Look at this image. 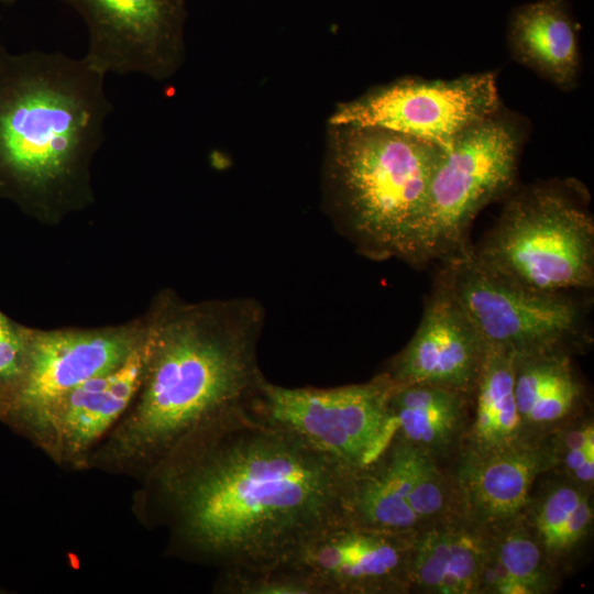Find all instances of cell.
Wrapping results in <instances>:
<instances>
[{"instance_id":"1","label":"cell","mask_w":594,"mask_h":594,"mask_svg":"<svg viewBox=\"0 0 594 594\" xmlns=\"http://www.w3.org/2000/svg\"><path fill=\"white\" fill-rule=\"evenodd\" d=\"M174 528L226 571L285 568L342 521L352 470L249 405L185 441L156 466Z\"/></svg>"},{"instance_id":"2","label":"cell","mask_w":594,"mask_h":594,"mask_svg":"<svg viewBox=\"0 0 594 594\" xmlns=\"http://www.w3.org/2000/svg\"><path fill=\"white\" fill-rule=\"evenodd\" d=\"M263 318L250 298H162L147 318L151 352L142 385L97 459L156 468L189 438L249 405L264 378L256 359Z\"/></svg>"},{"instance_id":"3","label":"cell","mask_w":594,"mask_h":594,"mask_svg":"<svg viewBox=\"0 0 594 594\" xmlns=\"http://www.w3.org/2000/svg\"><path fill=\"white\" fill-rule=\"evenodd\" d=\"M82 56L0 53V194L47 221L94 200L90 167L113 106Z\"/></svg>"},{"instance_id":"4","label":"cell","mask_w":594,"mask_h":594,"mask_svg":"<svg viewBox=\"0 0 594 594\" xmlns=\"http://www.w3.org/2000/svg\"><path fill=\"white\" fill-rule=\"evenodd\" d=\"M326 202L337 229L367 258L404 261L446 148L377 127L330 124Z\"/></svg>"},{"instance_id":"5","label":"cell","mask_w":594,"mask_h":594,"mask_svg":"<svg viewBox=\"0 0 594 594\" xmlns=\"http://www.w3.org/2000/svg\"><path fill=\"white\" fill-rule=\"evenodd\" d=\"M471 261L527 289L572 293L594 287V219L581 184L553 180L513 195Z\"/></svg>"},{"instance_id":"6","label":"cell","mask_w":594,"mask_h":594,"mask_svg":"<svg viewBox=\"0 0 594 594\" xmlns=\"http://www.w3.org/2000/svg\"><path fill=\"white\" fill-rule=\"evenodd\" d=\"M521 140L501 111L453 139L431 177L405 263L422 268L470 256L473 221L516 183Z\"/></svg>"},{"instance_id":"7","label":"cell","mask_w":594,"mask_h":594,"mask_svg":"<svg viewBox=\"0 0 594 594\" xmlns=\"http://www.w3.org/2000/svg\"><path fill=\"white\" fill-rule=\"evenodd\" d=\"M395 383L383 371L369 382L332 388H289L265 377L250 408L345 468H362L387 446Z\"/></svg>"},{"instance_id":"8","label":"cell","mask_w":594,"mask_h":594,"mask_svg":"<svg viewBox=\"0 0 594 594\" xmlns=\"http://www.w3.org/2000/svg\"><path fill=\"white\" fill-rule=\"evenodd\" d=\"M439 274L485 344L515 355L581 352L592 342L588 304L572 293H542L498 279L469 257L443 264Z\"/></svg>"},{"instance_id":"9","label":"cell","mask_w":594,"mask_h":594,"mask_svg":"<svg viewBox=\"0 0 594 594\" xmlns=\"http://www.w3.org/2000/svg\"><path fill=\"white\" fill-rule=\"evenodd\" d=\"M147 319L94 329L28 328L22 374L0 415L40 442L56 406L77 386L120 366L144 340Z\"/></svg>"},{"instance_id":"10","label":"cell","mask_w":594,"mask_h":594,"mask_svg":"<svg viewBox=\"0 0 594 594\" xmlns=\"http://www.w3.org/2000/svg\"><path fill=\"white\" fill-rule=\"evenodd\" d=\"M453 513L447 468L397 436L351 472L342 504V521L396 534H415Z\"/></svg>"},{"instance_id":"11","label":"cell","mask_w":594,"mask_h":594,"mask_svg":"<svg viewBox=\"0 0 594 594\" xmlns=\"http://www.w3.org/2000/svg\"><path fill=\"white\" fill-rule=\"evenodd\" d=\"M499 109L493 73L452 80L410 78L340 105L329 123L388 129L448 148L459 133Z\"/></svg>"},{"instance_id":"12","label":"cell","mask_w":594,"mask_h":594,"mask_svg":"<svg viewBox=\"0 0 594 594\" xmlns=\"http://www.w3.org/2000/svg\"><path fill=\"white\" fill-rule=\"evenodd\" d=\"M84 21L85 57L103 74L172 77L185 59V0H62Z\"/></svg>"},{"instance_id":"13","label":"cell","mask_w":594,"mask_h":594,"mask_svg":"<svg viewBox=\"0 0 594 594\" xmlns=\"http://www.w3.org/2000/svg\"><path fill=\"white\" fill-rule=\"evenodd\" d=\"M413 537L339 521L310 539L285 569L317 594H406Z\"/></svg>"},{"instance_id":"14","label":"cell","mask_w":594,"mask_h":594,"mask_svg":"<svg viewBox=\"0 0 594 594\" xmlns=\"http://www.w3.org/2000/svg\"><path fill=\"white\" fill-rule=\"evenodd\" d=\"M446 468L454 513L495 529L522 515L537 481L552 472L553 459L546 433L492 450L461 448Z\"/></svg>"},{"instance_id":"15","label":"cell","mask_w":594,"mask_h":594,"mask_svg":"<svg viewBox=\"0 0 594 594\" xmlns=\"http://www.w3.org/2000/svg\"><path fill=\"white\" fill-rule=\"evenodd\" d=\"M486 344L439 274L417 330L384 371L395 385L429 384L473 395Z\"/></svg>"},{"instance_id":"16","label":"cell","mask_w":594,"mask_h":594,"mask_svg":"<svg viewBox=\"0 0 594 594\" xmlns=\"http://www.w3.org/2000/svg\"><path fill=\"white\" fill-rule=\"evenodd\" d=\"M150 352L148 324L144 340L120 366L84 382L56 406L38 444L59 462L85 464L94 447L134 400Z\"/></svg>"},{"instance_id":"17","label":"cell","mask_w":594,"mask_h":594,"mask_svg":"<svg viewBox=\"0 0 594 594\" xmlns=\"http://www.w3.org/2000/svg\"><path fill=\"white\" fill-rule=\"evenodd\" d=\"M491 529L453 513L414 534L409 593L481 594Z\"/></svg>"},{"instance_id":"18","label":"cell","mask_w":594,"mask_h":594,"mask_svg":"<svg viewBox=\"0 0 594 594\" xmlns=\"http://www.w3.org/2000/svg\"><path fill=\"white\" fill-rule=\"evenodd\" d=\"M472 396L438 385H395L388 402L393 436L413 443L446 466L463 444Z\"/></svg>"},{"instance_id":"19","label":"cell","mask_w":594,"mask_h":594,"mask_svg":"<svg viewBox=\"0 0 594 594\" xmlns=\"http://www.w3.org/2000/svg\"><path fill=\"white\" fill-rule=\"evenodd\" d=\"M576 31L565 0H538L513 11L508 43L520 64L562 89H572L580 73Z\"/></svg>"},{"instance_id":"20","label":"cell","mask_w":594,"mask_h":594,"mask_svg":"<svg viewBox=\"0 0 594 594\" xmlns=\"http://www.w3.org/2000/svg\"><path fill=\"white\" fill-rule=\"evenodd\" d=\"M514 392L527 435H546L583 413L584 386L564 351L514 356Z\"/></svg>"},{"instance_id":"21","label":"cell","mask_w":594,"mask_h":594,"mask_svg":"<svg viewBox=\"0 0 594 594\" xmlns=\"http://www.w3.org/2000/svg\"><path fill=\"white\" fill-rule=\"evenodd\" d=\"M553 474L547 481H537L540 485L536 483L522 517L549 564L561 574L591 537L593 490Z\"/></svg>"},{"instance_id":"22","label":"cell","mask_w":594,"mask_h":594,"mask_svg":"<svg viewBox=\"0 0 594 594\" xmlns=\"http://www.w3.org/2000/svg\"><path fill=\"white\" fill-rule=\"evenodd\" d=\"M515 353L486 344L473 391L474 413L461 448L485 451L513 444L527 435L514 392Z\"/></svg>"},{"instance_id":"23","label":"cell","mask_w":594,"mask_h":594,"mask_svg":"<svg viewBox=\"0 0 594 594\" xmlns=\"http://www.w3.org/2000/svg\"><path fill=\"white\" fill-rule=\"evenodd\" d=\"M481 594H548L560 574L547 561L522 515L491 529Z\"/></svg>"},{"instance_id":"24","label":"cell","mask_w":594,"mask_h":594,"mask_svg":"<svg viewBox=\"0 0 594 594\" xmlns=\"http://www.w3.org/2000/svg\"><path fill=\"white\" fill-rule=\"evenodd\" d=\"M584 413L562 422L548 435L552 472L569 481L594 487V420Z\"/></svg>"},{"instance_id":"25","label":"cell","mask_w":594,"mask_h":594,"mask_svg":"<svg viewBox=\"0 0 594 594\" xmlns=\"http://www.w3.org/2000/svg\"><path fill=\"white\" fill-rule=\"evenodd\" d=\"M220 590L233 594H317L306 579L285 568L253 573L226 571Z\"/></svg>"},{"instance_id":"26","label":"cell","mask_w":594,"mask_h":594,"mask_svg":"<svg viewBox=\"0 0 594 594\" xmlns=\"http://www.w3.org/2000/svg\"><path fill=\"white\" fill-rule=\"evenodd\" d=\"M28 328L0 311V399L19 381L25 361Z\"/></svg>"}]
</instances>
